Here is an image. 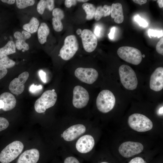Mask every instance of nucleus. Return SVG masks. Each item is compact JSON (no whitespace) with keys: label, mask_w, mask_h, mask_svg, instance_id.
Here are the masks:
<instances>
[{"label":"nucleus","mask_w":163,"mask_h":163,"mask_svg":"<svg viewBox=\"0 0 163 163\" xmlns=\"http://www.w3.org/2000/svg\"><path fill=\"white\" fill-rule=\"evenodd\" d=\"M4 107V103L3 101L0 100V108H2Z\"/></svg>","instance_id":"de8ad7c7"},{"label":"nucleus","mask_w":163,"mask_h":163,"mask_svg":"<svg viewBox=\"0 0 163 163\" xmlns=\"http://www.w3.org/2000/svg\"><path fill=\"white\" fill-rule=\"evenodd\" d=\"M74 74L80 81L90 84L94 83L98 76L97 71L92 68H78L75 70Z\"/></svg>","instance_id":"9d476101"},{"label":"nucleus","mask_w":163,"mask_h":163,"mask_svg":"<svg viewBox=\"0 0 163 163\" xmlns=\"http://www.w3.org/2000/svg\"><path fill=\"white\" fill-rule=\"evenodd\" d=\"M148 34L151 38L152 37L159 38L163 36V32L162 30L159 31L149 29L148 30Z\"/></svg>","instance_id":"c85d7f7f"},{"label":"nucleus","mask_w":163,"mask_h":163,"mask_svg":"<svg viewBox=\"0 0 163 163\" xmlns=\"http://www.w3.org/2000/svg\"><path fill=\"white\" fill-rule=\"evenodd\" d=\"M15 46L16 48L18 50L23 49L24 51H27L29 48V44L23 40H17L16 41Z\"/></svg>","instance_id":"bb28decb"},{"label":"nucleus","mask_w":163,"mask_h":163,"mask_svg":"<svg viewBox=\"0 0 163 163\" xmlns=\"http://www.w3.org/2000/svg\"><path fill=\"white\" fill-rule=\"evenodd\" d=\"M82 7L86 12V19L88 20H91L93 19L94 17L96 10L95 6L92 4L85 3L82 5Z\"/></svg>","instance_id":"b1692460"},{"label":"nucleus","mask_w":163,"mask_h":163,"mask_svg":"<svg viewBox=\"0 0 163 163\" xmlns=\"http://www.w3.org/2000/svg\"><path fill=\"white\" fill-rule=\"evenodd\" d=\"M17 7L19 9L24 8L28 6L33 5L35 3L34 0H16Z\"/></svg>","instance_id":"a878e982"},{"label":"nucleus","mask_w":163,"mask_h":163,"mask_svg":"<svg viewBox=\"0 0 163 163\" xmlns=\"http://www.w3.org/2000/svg\"><path fill=\"white\" fill-rule=\"evenodd\" d=\"M163 110V108H162V107L160 108L159 109L158 113H159V114H161L162 113H162H163V110Z\"/></svg>","instance_id":"09e8293b"},{"label":"nucleus","mask_w":163,"mask_h":163,"mask_svg":"<svg viewBox=\"0 0 163 163\" xmlns=\"http://www.w3.org/2000/svg\"><path fill=\"white\" fill-rule=\"evenodd\" d=\"M57 98L56 92L52 90L45 91L35 102L34 107L35 111L38 113L44 112L46 109L53 106Z\"/></svg>","instance_id":"39448f33"},{"label":"nucleus","mask_w":163,"mask_h":163,"mask_svg":"<svg viewBox=\"0 0 163 163\" xmlns=\"http://www.w3.org/2000/svg\"><path fill=\"white\" fill-rule=\"evenodd\" d=\"M100 163H109L107 162H105V161H103L101 162Z\"/></svg>","instance_id":"3c124183"},{"label":"nucleus","mask_w":163,"mask_h":163,"mask_svg":"<svg viewBox=\"0 0 163 163\" xmlns=\"http://www.w3.org/2000/svg\"><path fill=\"white\" fill-rule=\"evenodd\" d=\"M79 45L75 36H68L65 39L64 45L59 51V55L63 60H68L72 58L78 50Z\"/></svg>","instance_id":"0eeeda50"},{"label":"nucleus","mask_w":163,"mask_h":163,"mask_svg":"<svg viewBox=\"0 0 163 163\" xmlns=\"http://www.w3.org/2000/svg\"><path fill=\"white\" fill-rule=\"evenodd\" d=\"M134 2L142 5V4H145L146 3L147 0H133Z\"/></svg>","instance_id":"37998d69"},{"label":"nucleus","mask_w":163,"mask_h":163,"mask_svg":"<svg viewBox=\"0 0 163 163\" xmlns=\"http://www.w3.org/2000/svg\"><path fill=\"white\" fill-rule=\"evenodd\" d=\"M85 126L82 124H76L70 126L61 135L66 141H72L85 133Z\"/></svg>","instance_id":"4468645a"},{"label":"nucleus","mask_w":163,"mask_h":163,"mask_svg":"<svg viewBox=\"0 0 163 163\" xmlns=\"http://www.w3.org/2000/svg\"><path fill=\"white\" fill-rule=\"evenodd\" d=\"M119 57L125 61L134 65L140 64L142 60V54L138 49L132 47L123 46L117 50Z\"/></svg>","instance_id":"423d86ee"},{"label":"nucleus","mask_w":163,"mask_h":163,"mask_svg":"<svg viewBox=\"0 0 163 163\" xmlns=\"http://www.w3.org/2000/svg\"><path fill=\"white\" fill-rule=\"evenodd\" d=\"M7 72L6 69L0 67V80L6 75Z\"/></svg>","instance_id":"58836bf2"},{"label":"nucleus","mask_w":163,"mask_h":163,"mask_svg":"<svg viewBox=\"0 0 163 163\" xmlns=\"http://www.w3.org/2000/svg\"><path fill=\"white\" fill-rule=\"evenodd\" d=\"M112 18H114L116 23L120 24L124 20L122 6L121 3H113L111 6L110 13Z\"/></svg>","instance_id":"6ab92c4d"},{"label":"nucleus","mask_w":163,"mask_h":163,"mask_svg":"<svg viewBox=\"0 0 163 163\" xmlns=\"http://www.w3.org/2000/svg\"><path fill=\"white\" fill-rule=\"evenodd\" d=\"M105 12L104 10L103 7L100 6L96 8L94 18L96 21L100 20L102 17H105Z\"/></svg>","instance_id":"cd10ccee"},{"label":"nucleus","mask_w":163,"mask_h":163,"mask_svg":"<svg viewBox=\"0 0 163 163\" xmlns=\"http://www.w3.org/2000/svg\"><path fill=\"white\" fill-rule=\"evenodd\" d=\"M95 144L94 139L90 135H85L80 137L77 141L75 147L77 150L82 154H86L90 152Z\"/></svg>","instance_id":"ddd939ff"},{"label":"nucleus","mask_w":163,"mask_h":163,"mask_svg":"<svg viewBox=\"0 0 163 163\" xmlns=\"http://www.w3.org/2000/svg\"><path fill=\"white\" fill-rule=\"evenodd\" d=\"M115 102V98L113 94L109 90H104L98 94L96 99V104L98 110L105 113L113 109Z\"/></svg>","instance_id":"20e7f679"},{"label":"nucleus","mask_w":163,"mask_h":163,"mask_svg":"<svg viewBox=\"0 0 163 163\" xmlns=\"http://www.w3.org/2000/svg\"><path fill=\"white\" fill-rule=\"evenodd\" d=\"M29 76L28 72H24L20 74L18 78H15L11 81L8 87L11 92L17 95L22 93L24 89V84Z\"/></svg>","instance_id":"f8f14e48"},{"label":"nucleus","mask_w":163,"mask_h":163,"mask_svg":"<svg viewBox=\"0 0 163 163\" xmlns=\"http://www.w3.org/2000/svg\"><path fill=\"white\" fill-rule=\"evenodd\" d=\"M143 148V145L139 142L127 141L121 144L118 150L122 156L128 158L141 153Z\"/></svg>","instance_id":"6e6552de"},{"label":"nucleus","mask_w":163,"mask_h":163,"mask_svg":"<svg viewBox=\"0 0 163 163\" xmlns=\"http://www.w3.org/2000/svg\"><path fill=\"white\" fill-rule=\"evenodd\" d=\"M9 124L7 119L4 117H0V132L6 129Z\"/></svg>","instance_id":"7c9ffc66"},{"label":"nucleus","mask_w":163,"mask_h":163,"mask_svg":"<svg viewBox=\"0 0 163 163\" xmlns=\"http://www.w3.org/2000/svg\"><path fill=\"white\" fill-rule=\"evenodd\" d=\"M39 22L37 19L35 17H32L28 23L26 24L23 26V29L25 31L30 34L36 32L38 29Z\"/></svg>","instance_id":"4be33fe9"},{"label":"nucleus","mask_w":163,"mask_h":163,"mask_svg":"<svg viewBox=\"0 0 163 163\" xmlns=\"http://www.w3.org/2000/svg\"><path fill=\"white\" fill-rule=\"evenodd\" d=\"M16 47L14 42L8 41L3 47L0 48V56H7L16 52Z\"/></svg>","instance_id":"5701e85b"},{"label":"nucleus","mask_w":163,"mask_h":163,"mask_svg":"<svg viewBox=\"0 0 163 163\" xmlns=\"http://www.w3.org/2000/svg\"><path fill=\"white\" fill-rule=\"evenodd\" d=\"M81 37L83 48L86 52L91 53L96 48L97 40L96 36L90 30L85 29L82 32Z\"/></svg>","instance_id":"9b49d317"},{"label":"nucleus","mask_w":163,"mask_h":163,"mask_svg":"<svg viewBox=\"0 0 163 163\" xmlns=\"http://www.w3.org/2000/svg\"><path fill=\"white\" fill-rule=\"evenodd\" d=\"M142 57H143V58H144L145 57V55L144 54H143L142 55Z\"/></svg>","instance_id":"603ef678"},{"label":"nucleus","mask_w":163,"mask_h":163,"mask_svg":"<svg viewBox=\"0 0 163 163\" xmlns=\"http://www.w3.org/2000/svg\"><path fill=\"white\" fill-rule=\"evenodd\" d=\"M89 99V94L82 87L77 85L73 90L72 104L76 108L80 109L86 106Z\"/></svg>","instance_id":"1a4fd4ad"},{"label":"nucleus","mask_w":163,"mask_h":163,"mask_svg":"<svg viewBox=\"0 0 163 163\" xmlns=\"http://www.w3.org/2000/svg\"><path fill=\"white\" fill-rule=\"evenodd\" d=\"M40 158L39 151L36 149L26 150L20 156L17 163H37Z\"/></svg>","instance_id":"dca6fc26"},{"label":"nucleus","mask_w":163,"mask_h":163,"mask_svg":"<svg viewBox=\"0 0 163 163\" xmlns=\"http://www.w3.org/2000/svg\"><path fill=\"white\" fill-rule=\"evenodd\" d=\"M101 28L98 26H96L94 29V35L97 37H99L101 33Z\"/></svg>","instance_id":"79ce46f5"},{"label":"nucleus","mask_w":163,"mask_h":163,"mask_svg":"<svg viewBox=\"0 0 163 163\" xmlns=\"http://www.w3.org/2000/svg\"><path fill=\"white\" fill-rule=\"evenodd\" d=\"M43 86L41 85H34V84L31 85L29 89L30 91L33 93H35L42 88Z\"/></svg>","instance_id":"473e14b6"},{"label":"nucleus","mask_w":163,"mask_h":163,"mask_svg":"<svg viewBox=\"0 0 163 163\" xmlns=\"http://www.w3.org/2000/svg\"><path fill=\"white\" fill-rule=\"evenodd\" d=\"M52 25L54 29L57 32L61 31L63 28L61 20L65 16L64 12L58 8H54L52 11Z\"/></svg>","instance_id":"f3484780"},{"label":"nucleus","mask_w":163,"mask_h":163,"mask_svg":"<svg viewBox=\"0 0 163 163\" xmlns=\"http://www.w3.org/2000/svg\"><path fill=\"white\" fill-rule=\"evenodd\" d=\"M115 30L116 28L115 27H113L111 28L110 32L108 34V37L110 39H113Z\"/></svg>","instance_id":"ea45409f"},{"label":"nucleus","mask_w":163,"mask_h":163,"mask_svg":"<svg viewBox=\"0 0 163 163\" xmlns=\"http://www.w3.org/2000/svg\"><path fill=\"white\" fill-rule=\"evenodd\" d=\"M88 0H77V1H78L79 2H86L87 1H88Z\"/></svg>","instance_id":"8fccbe9b"},{"label":"nucleus","mask_w":163,"mask_h":163,"mask_svg":"<svg viewBox=\"0 0 163 163\" xmlns=\"http://www.w3.org/2000/svg\"><path fill=\"white\" fill-rule=\"evenodd\" d=\"M128 163H145V162L142 158L138 157L132 159Z\"/></svg>","instance_id":"72a5a7b5"},{"label":"nucleus","mask_w":163,"mask_h":163,"mask_svg":"<svg viewBox=\"0 0 163 163\" xmlns=\"http://www.w3.org/2000/svg\"><path fill=\"white\" fill-rule=\"evenodd\" d=\"M103 8L105 12V17L109 15L110 13L111 6L105 5L103 7Z\"/></svg>","instance_id":"e433bc0d"},{"label":"nucleus","mask_w":163,"mask_h":163,"mask_svg":"<svg viewBox=\"0 0 163 163\" xmlns=\"http://www.w3.org/2000/svg\"><path fill=\"white\" fill-rule=\"evenodd\" d=\"M119 72L121 82L125 88L133 90L136 88L137 79L135 72L130 67L122 65L119 68Z\"/></svg>","instance_id":"f257e3e1"},{"label":"nucleus","mask_w":163,"mask_h":163,"mask_svg":"<svg viewBox=\"0 0 163 163\" xmlns=\"http://www.w3.org/2000/svg\"><path fill=\"white\" fill-rule=\"evenodd\" d=\"M54 7V1L53 0H41L37 6V10L40 14H42L45 9L47 8L50 11H52Z\"/></svg>","instance_id":"412c9836"},{"label":"nucleus","mask_w":163,"mask_h":163,"mask_svg":"<svg viewBox=\"0 0 163 163\" xmlns=\"http://www.w3.org/2000/svg\"><path fill=\"white\" fill-rule=\"evenodd\" d=\"M24 145L19 141H15L5 147L0 153V161L9 163L16 159L23 150Z\"/></svg>","instance_id":"f03ea898"},{"label":"nucleus","mask_w":163,"mask_h":163,"mask_svg":"<svg viewBox=\"0 0 163 163\" xmlns=\"http://www.w3.org/2000/svg\"><path fill=\"white\" fill-rule=\"evenodd\" d=\"M134 20L136 22L138 23L140 26L145 27L148 25V23L146 20L142 18L138 14H137L135 16Z\"/></svg>","instance_id":"c756f323"},{"label":"nucleus","mask_w":163,"mask_h":163,"mask_svg":"<svg viewBox=\"0 0 163 163\" xmlns=\"http://www.w3.org/2000/svg\"><path fill=\"white\" fill-rule=\"evenodd\" d=\"M22 35V40H25L29 39L31 36V35L29 33L23 30L21 32Z\"/></svg>","instance_id":"c9c22d12"},{"label":"nucleus","mask_w":163,"mask_h":163,"mask_svg":"<svg viewBox=\"0 0 163 163\" xmlns=\"http://www.w3.org/2000/svg\"><path fill=\"white\" fill-rule=\"evenodd\" d=\"M1 1L3 2L10 5L13 4L16 2V0H2Z\"/></svg>","instance_id":"c03bdc74"},{"label":"nucleus","mask_w":163,"mask_h":163,"mask_svg":"<svg viewBox=\"0 0 163 163\" xmlns=\"http://www.w3.org/2000/svg\"><path fill=\"white\" fill-rule=\"evenodd\" d=\"M163 38H161L158 42L156 45L157 52L162 55H163Z\"/></svg>","instance_id":"2f4dec72"},{"label":"nucleus","mask_w":163,"mask_h":163,"mask_svg":"<svg viewBox=\"0 0 163 163\" xmlns=\"http://www.w3.org/2000/svg\"><path fill=\"white\" fill-rule=\"evenodd\" d=\"M14 37L18 40H22L21 33L19 31H16L14 34Z\"/></svg>","instance_id":"a19ab883"},{"label":"nucleus","mask_w":163,"mask_h":163,"mask_svg":"<svg viewBox=\"0 0 163 163\" xmlns=\"http://www.w3.org/2000/svg\"><path fill=\"white\" fill-rule=\"evenodd\" d=\"M50 32V29L47 24L44 22L41 23L37 30L38 38L40 43L43 44L46 42Z\"/></svg>","instance_id":"aec40b11"},{"label":"nucleus","mask_w":163,"mask_h":163,"mask_svg":"<svg viewBox=\"0 0 163 163\" xmlns=\"http://www.w3.org/2000/svg\"><path fill=\"white\" fill-rule=\"evenodd\" d=\"M76 1L75 0H66L65 1V5L67 7L69 8L72 5H75Z\"/></svg>","instance_id":"f704fd0d"},{"label":"nucleus","mask_w":163,"mask_h":163,"mask_svg":"<svg viewBox=\"0 0 163 163\" xmlns=\"http://www.w3.org/2000/svg\"><path fill=\"white\" fill-rule=\"evenodd\" d=\"M39 73L41 80L44 83L46 82V73L42 70H40Z\"/></svg>","instance_id":"4c0bfd02"},{"label":"nucleus","mask_w":163,"mask_h":163,"mask_svg":"<svg viewBox=\"0 0 163 163\" xmlns=\"http://www.w3.org/2000/svg\"><path fill=\"white\" fill-rule=\"evenodd\" d=\"M82 32L81 29L80 28H78L77 30L76 33L78 35H80L81 34Z\"/></svg>","instance_id":"49530a36"},{"label":"nucleus","mask_w":163,"mask_h":163,"mask_svg":"<svg viewBox=\"0 0 163 163\" xmlns=\"http://www.w3.org/2000/svg\"><path fill=\"white\" fill-rule=\"evenodd\" d=\"M150 88L152 90L158 91L163 88V68L161 67L156 68L151 76Z\"/></svg>","instance_id":"2eb2a0df"},{"label":"nucleus","mask_w":163,"mask_h":163,"mask_svg":"<svg viewBox=\"0 0 163 163\" xmlns=\"http://www.w3.org/2000/svg\"><path fill=\"white\" fill-rule=\"evenodd\" d=\"M157 3L158 4L160 8H162L163 7V0H158L157 1Z\"/></svg>","instance_id":"a18cd8bd"},{"label":"nucleus","mask_w":163,"mask_h":163,"mask_svg":"<svg viewBox=\"0 0 163 163\" xmlns=\"http://www.w3.org/2000/svg\"><path fill=\"white\" fill-rule=\"evenodd\" d=\"M0 100L4 103L2 108L5 111L11 110L15 106L16 100L14 96L8 92H4L0 95Z\"/></svg>","instance_id":"a211bd4d"},{"label":"nucleus","mask_w":163,"mask_h":163,"mask_svg":"<svg viewBox=\"0 0 163 163\" xmlns=\"http://www.w3.org/2000/svg\"><path fill=\"white\" fill-rule=\"evenodd\" d=\"M128 122L132 129L138 132H146L153 127L151 120L145 115L140 113H135L130 115Z\"/></svg>","instance_id":"7ed1b4c3"},{"label":"nucleus","mask_w":163,"mask_h":163,"mask_svg":"<svg viewBox=\"0 0 163 163\" xmlns=\"http://www.w3.org/2000/svg\"><path fill=\"white\" fill-rule=\"evenodd\" d=\"M15 65V62L9 59L7 56H0V67L5 69L10 68Z\"/></svg>","instance_id":"393cba45"}]
</instances>
